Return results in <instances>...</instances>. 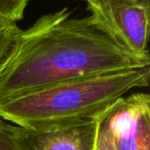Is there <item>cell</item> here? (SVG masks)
Segmentation results:
<instances>
[{
  "label": "cell",
  "instance_id": "cell-1",
  "mask_svg": "<svg viewBox=\"0 0 150 150\" xmlns=\"http://www.w3.org/2000/svg\"><path fill=\"white\" fill-rule=\"evenodd\" d=\"M68 8L21 30L0 63V102L78 78L150 66Z\"/></svg>",
  "mask_w": 150,
  "mask_h": 150
},
{
  "label": "cell",
  "instance_id": "cell-2",
  "mask_svg": "<svg viewBox=\"0 0 150 150\" xmlns=\"http://www.w3.org/2000/svg\"><path fill=\"white\" fill-rule=\"evenodd\" d=\"M149 77L150 66L61 82L0 102V118L31 131L92 120Z\"/></svg>",
  "mask_w": 150,
  "mask_h": 150
},
{
  "label": "cell",
  "instance_id": "cell-3",
  "mask_svg": "<svg viewBox=\"0 0 150 150\" xmlns=\"http://www.w3.org/2000/svg\"><path fill=\"white\" fill-rule=\"evenodd\" d=\"M90 23L122 47L150 56V0H88Z\"/></svg>",
  "mask_w": 150,
  "mask_h": 150
},
{
  "label": "cell",
  "instance_id": "cell-4",
  "mask_svg": "<svg viewBox=\"0 0 150 150\" xmlns=\"http://www.w3.org/2000/svg\"><path fill=\"white\" fill-rule=\"evenodd\" d=\"M116 150H150V97H122L105 111Z\"/></svg>",
  "mask_w": 150,
  "mask_h": 150
},
{
  "label": "cell",
  "instance_id": "cell-5",
  "mask_svg": "<svg viewBox=\"0 0 150 150\" xmlns=\"http://www.w3.org/2000/svg\"><path fill=\"white\" fill-rule=\"evenodd\" d=\"M97 118L42 131L18 127L22 150H95Z\"/></svg>",
  "mask_w": 150,
  "mask_h": 150
},
{
  "label": "cell",
  "instance_id": "cell-6",
  "mask_svg": "<svg viewBox=\"0 0 150 150\" xmlns=\"http://www.w3.org/2000/svg\"><path fill=\"white\" fill-rule=\"evenodd\" d=\"M0 150H22L19 127L0 118Z\"/></svg>",
  "mask_w": 150,
  "mask_h": 150
},
{
  "label": "cell",
  "instance_id": "cell-7",
  "mask_svg": "<svg viewBox=\"0 0 150 150\" xmlns=\"http://www.w3.org/2000/svg\"><path fill=\"white\" fill-rule=\"evenodd\" d=\"M21 29L17 24L0 19V63L8 52Z\"/></svg>",
  "mask_w": 150,
  "mask_h": 150
},
{
  "label": "cell",
  "instance_id": "cell-8",
  "mask_svg": "<svg viewBox=\"0 0 150 150\" xmlns=\"http://www.w3.org/2000/svg\"><path fill=\"white\" fill-rule=\"evenodd\" d=\"M29 0H0V19L17 23L23 19Z\"/></svg>",
  "mask_w": 150,
  "mask_h": 150
},
{
  "label": "cell",
  "instance_id": "cell-9",
  "mask_svg": "<svg viewBox=\"0 0 150 150\" xmlns=\"http://www.w3.org/2000/svg\"><path fill=\"white\" fill-rule=\"evenodd\" d=\"M106 111V110H105ZM105 111L97 118V133L95 150H116L111 133L107 125Z\"/></svg>",
  "mask_w": 150,
  "mask_h": 150
},
{
  "label": "cell",
  "instance_id": "cell-10",
  "mask_svg": "<svg viewBox=\"0 0 150 150\" xmlns=\"http://www.w3.org/2000/svg\"><path fill=\"white\" fill-rule=\"evenodd\" d=\"M84 1H88V0H84Z\"/></svg>",
  "mask_w": 150,
  "mask_h": 150
}]
</instances>
